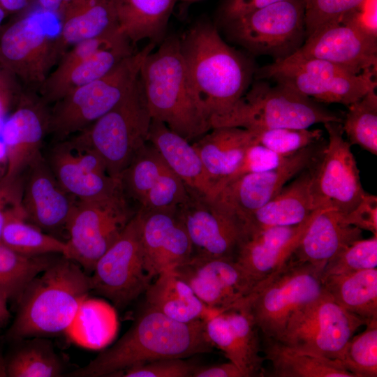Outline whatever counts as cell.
<instances>
[{"label":"cell","mask_w":377,"mask_h":377,"mask_svg":"<svg viewBox=\"0 0 377 377\" xmlns=\"http://www.w3.org/2000/svg\"><path fill=\"white\" fill-rule=\"evenodd\" d=\"M153 278L145 263L138 213L119 239L98 260L90 276L91 291L124 309L145 293Z\"/></svg>","instance_id":"cell-15"},{"label":"cell","mask_w":377,"mask_h":377,"mask_svg":"<svg viewBox=\"0 0 377 377\" xmlns=\"http://www.w3.org/2000/svg\"><path fill=\"white\" fill-rule=\"evenodd\" d=\"M131 43L119 29L79 42L68 50L38 89L47 104L110 72L133 54Z\"/></svg>","instance_id":"cell-13"},{"label":"cell","mask_w":377,"mask_h":377,"mask_svg":"<svg viewBox=\"0 0 377 377\" xmlns=\"http://www.w3.org/2000/svg\"><path fill=\"white\" fill-rule=\"evenodd\" d=\"M343 119L293 89L256 82L225 114L213 119L212 128L239 127L250 131L274 128H309Z\"/></svg>","instance_id":"cell-6"},{"label":"cell","mask_w":377,"mask_h":377,"mask_svg":"<svg viewBox=\"0 0 377 377\" xmlns=\"http://www.w3.org/2000/svg\"><path fill=\"white\" fill-rule=\"evenodd\" d=\"M145 294L148 306L182 323L206 322L221 313L205 304L172 269L160 273Z\"/></svg>","instance_id":"cell-32"},{"label":"cell","mask_w":377,"mask_h":377,"mask_svg":"<svg viewBox=\"0 0 377 377\" xmlns=\"http://www.w3.org/2000/svg\"><path fill=\"white\" fill-rule=\"evenodd\" d=\"M324 126L328 142L312 167L311 193L317 209H333L345 214L356 207L366 192L351 145L343 138L341 123L327 122Z\"/></svg>","instance_id":"cell-16"},{"label":"cell","mask_w":377,"mask_h":377,"mask_svg":"<svg viewBox=\"0 0 377 377\" xmlns=\"http://www.w3.org/2000/svg\"><path fill=\"white\" fill-rule=\"evenodd\" d=\"M137 213L145 267L153 279L192 257L191 242L177 208Z\"/></svg>","instance_id":"cell-23"},{"label":"cell","mask_w":377,"mask_h":377,"mask_svg":"<svg viewBox=\"0 0 377 377\" xmlns=\"http://www.w3.org/2000/svg\"><path fill=\"white\" fill-rule=\"evenodd\" d=\"M7 302V300L0 294V329L6 326L10 317Z\"/></svg>","instance_id":"cell-57"},{"label":"cell","mask_w":377,"mask_h":377,"mask_svg":"<svg viewBox=\"0 0 377 377\" xmlns=\"http://www.w3.org/2000/svg\"><path fill=\"white\" fill-rule=\"evenodd\" d=\"M61 254L27 256L0 242V294L17 302L29 283Z\"/></svg>","instance_id":"cell-39"},{"label":"cell","mask_w":377,"mask_h":377,"mask_svg":"<svg viewBox=\"0 0 377 377\" xmlns=\"http://www.w3.org/2000/svg\"><path fill=\"white\" fill-rule=\"evenodd\" d=\"M77 200L60 185L41 153L24 170L22 207L27 220L44 232L55 236L66 230Z\"/></svg>","instance_id":"cell-21"},{"label":"cell","mask_w":377,"mask_h":377,"mask_svg":"<svg viewBox=\"0 0 377 377\" xmlns=\"http://www.w3.org/2000/svg\"><path fill=\"white\" fill-rule=\"evenodd\" d=\"M47 104L30 91L22 95L15 110L4 121L1 140L8 158L4 177L22 175L40 152L42 142L48 133L50 110Z\"/></svg>","instance_id":"cell-24"},{"label":"cell","mask_w":377,"mask_h":377,"mask_svg":"<svg viewBox=\"0 0 377 377\" xmlns=\"http://www.w3.org/2000/svg\"><path fill=\"white\" fill-rule=\"evenodd\" d=\"M1 242L13 251L27 256L61 254L67 251L66 242L48 234L27 220L23 208L6 218Z\"/></svg>","instance_id":"cell-37"},{"label":"cell","mask_w":377,"mask_h":377,"mask_svg":"<svg viewBox=\"0 0 377 377\" xmlns=\"http://www.w3.org/2000/svg\"><path fill=\"white\" fill-rule=\"evenodd\" d=\"M34 0H0V4L8 13H18L27 9Z\"/></svg>","instance_id":"cell-54"},{"label":"cell","mask_w":377,"mask_h":377,"mask_svg":"<svg viewBox=\"0 0 377 377\" xmlns=\"http://www.w3.org/2000/svg\"><path fill=\"white\" fill-rule=\"evenodd\" d=\"M366 323L325 292L293 314L278 341L298 350L339 360L355 332Z\"/></svg>","instance_id":"cell-12"},{"label":"cell","mask_w":377,"mask_h":377,"mask_svg":"<svg viewBox=\"0 0 377 377\" xmlns=\"http://www.w3.org/2000/svg\"><path fill=\"white\" fill-rule=\"evenodd\" d=\"M228 22L232 37L250 51L284 59L302 46L306 36L304 0H284Z\"/></svg>","instance_id":"cell-14"},{"label":"cell","mask_w":377,"mask_h":377,"mask_svg":"<svg viewBox=\"0 0 377 377\" xmlns=\"http://www.w3.org/2000/svg\"><path fill=\"white\" fill-rule=\"evenodd\" d=\"M323 269L290 258L233 308L244 309L264 337L279 340L293 314L325 292Z\"/></svg>","instance_id":"cell-5"},{"label":"cell","mask_w":377,"mask_h":377,"mask_svg":"<svg viewBox=\"0 0 377 377\" xmlns=\"http://www.w3.org/2000/svg\"><path fill=\"white\" fill-rule=\"evenodd\" d=\"M139 78L152 119L189 142L212 129L191 82L177 37L167 38L147 56Z\"/></svg>","instance_id":"cell-3"},{"label":"cell","mask_w":377,"mask_h":377,"mask_svg":"<svg viewBox=\"0 0 377 377\" xmlns=\"http://www.w3.org/2000/svg\"><path fill=\"white\" fill-rule=\"evenodd\" d=\"M343 219L348 225L377 235L376 195L365 193L355 208L343 214Z\"/></svg>","instance_id":"cell-49"},{"label":"cell","mask_w":377,"mask_h":377,"mask_svg":"<svg viewBox=\"0 0 377 377\" xmlns=\"http://www.w3.org/2000/svg\"><path fill=\"white\" fill-rule=\"evenodd\" d=\"M187 186L170 169L147 192L139 209L148 212L177 208L187 197Z\"/></svg>","instance_id":"cell-45"},{"label":"cell","mask_w":377,"mask_h":377,"mask_svg":"<svg viewBox=\"0 0 377 377\" xmlns=\"http://www.w3.org/2000/svg\"><path fill=\"white\" fill-rule=\"evenodd\" d=\"M170 168L149 142L138 151L119 177L121 190L138 209L147 192Z\"/></svg>","instance_id":"cell-40"},{"label":"cell","mask_w":377,"mask_h":377,"mask_svg":"<svg viewBox=\"0 0 377 377\" xmlns=\"http://www.w3.org/2000/svg\"><path fill=\"white\" fill-rule=\"evenodd\" d=\"M313 166L300 172L272 200L243 220V238L271 227L298 225L318 210L310 190Z\"/></svg>","instance_id":"cell-27"},{"label":"cell","mask_w":377,"mask_h":377,"mask_svg":"<svg viewBox=\"0 0 377 377\" xmlns=\"http://www.w3.org/2000/svg\"><path fill=\"white\" fill-rule=\"evenodd\" d=\"M325 145L320 142L303 149L288 156L275 168L235 178L226 183L213 199L242 226L244 219L272 200L300 172L314 165Z\"/></svg>","instance_id":"cell-17"},{"label":"cell","mask_w":377,"mask_h":377,"mask_svg":"<svg viewBox=\"0 0 377 377\" xmlns=\"http://www.w3.org/2000/svg\"><path fill=\"white\" fill-rule=\"evenodd\" d=\"M206 333L214 347L235 364L244 377L263 374L258 329L249 314L240 307L221 312L205 323Z\"/></svg>","instance_id":"cell-26"},{"label":"cell","mask_w":377,"mask_h":377,"mask_svg":"<svg viewBox=\"0 0 377 377\" xmlns=\"http://www.w3.org/2000/svg\"><path fill=\"white\" fill-rule=\"evenodd\" d=\"M253 144V133L239 127L212 128L192 143L216 186V194L236 172Z\"/></svg>","instance_id":"cell-29"},{"label":"cell","mask_w":377,"mask_h":377,"mask_svg":"<svg viewBox=\"0 0 377 377\" xmlns=\"http://www.w3.org/2000/svg\"><path fill=\"white\" fill-rule=\"evenodd\" d=\"M22 341V343L3 363L5 376H61L64 370V363L49 340L45 337H31Z\"/></svg>","instance_id":"cell-36"},{"label":"cell","mask_w":377,"mask_h":377,"mask_svg":"<svg viewBox=\"0 0 377 377\" xmlns=\"http://www.w3.org/2000/svg\"><path fill=\"white\" fill-rule=\"evenodd\" d=\"M376 73L355 75L330 62L291 54L260 68L258 80L272 79L313 100L348 106L376 89Z\"/></svg>","instance_id":"cell-10"},{"label":"cell","mask_w":377,"mask_h":377,"mask_svg":"<svg viewBox=\"0 0 377 377\" xmlns=\"http://www.w3.org/2000/svg\"><path fill=\"white\" fill-rule=\"evenodd\" d=\"M377 267V235L360 239L345 248L327 262L323 277Z\"/></svg>","instance_id":"cell-44"},{"label":"cell","mask_w":377,"mask_h":377,"mask_svg":"<svg viewBox=\"0 0 377 377\" xmlns=\"http://www.w3.org/2000/svg\"><path fill=\"white\" fill-rule=\"evenodd\" d=\"M119 31L135 44L164 31L176 0H114Z\"/></svg>","instance_id":"cell-35"},{"label":"cell","mask_w":377,"mask_h":377,"mask_svg":"<svg viewBox=\"0 0 377 377\" xmlns=\"http://www.w3.org/2000/svg\"><path fill=\"white\" fill-rule=\"evenodd\" d=\"M61 18L40 9L5 28L0 36V66L7 75L38 90L59 61L57 42Z\"/></svg>","instance_id":"cell-8"},{"label":"cell","mask_w":377,"mask_h":377,"mask_svg":"<svg viewBox=\"0 0 377 377\" xmlns=\"http://www.w3.org/2000/svg\"><path fill=\"white\" fill-rule=\"evenodd\" d=\"M251 131L253 133L256 143L283 156L292 155L322 142L323 135V131L318 128L309 130L308 128H274Z\"/></svg>","instance_id":"cell-43"},{"label":"cell","mask_w":377,"mask_h":377,"mask_svg":"<svg viewBox=\"0 0 377 377\" xmlns=\"http://www.w3.org/2000/svg\"><path fill=\"white\" fill-rule=\"evenodd\" d=\"M263 351L276 377H355L337 360L298 350L264 337Z\"/></svg>","instance_id":"cell-33"},{"label":"cell","mask_w":377,"mask_h":377,"mask_svg":"<svg viewBox=\"0 0 377 377\" xmlns=\"http://www.w3.org/2000/svg\"><path fill=\"white\" fill-rule=\"evenodd\" d=\"M195 365L182 358H166L137 364L121 371V377H192Z\"/></svg>","instance_id":"cell-47"},{"label":"cell","mask_w":377,"mask_h":377,"mask_svg":"<svg viewBox=\"0 0 377 377\" xmlns=\"http://www.w3.org/2000/svg\"><path fill=\"white\" fill-rule=\"evenodd\" d=\"M154 43L121 60L101 77L83 85L56 101L50 110L48 133L55 142L87 128L114 108L139 77Z\"/></svg>","instance_id":"cell-7"},{"label":"cell","mask_w":377,"mask_h":377,"mask_svg":"<svg viewBox=\"0 0 377 377\" xmlns=\"http://www.w3.org/2000/svg\"><path fill=\"white\" fill-rule=\"evenodd\" d=\"M90 291V276L59 255L23 291L8 337L20 341L67 332Z\"/></svg>","instance_id":"cell-2"},{"label":"cell","mask_w":377,"mask_h":377,"mask_svg":"<svg viewBox=\"0 0 377 377\" xmlns=\"http://www.w3.org/2000/svg\"><path fill=\"white\" fill-rule=\"evenodd\" d=\"M23 174L12 178L0 179V242L1 231L6 218L22 208Z\"/></svg>","instance_id":"cell-50"},{"label":"cell","mask_w":377,"mask_h":377,"mask_svg":"<svg viewBox=\"0 0 377 377\" xmlns=\"http://www.w3.org/2000/svg\"><path fill=\"white\" fill-rule=\"evenodd\" d=\"M192 377H244L239 368L228 362L209 366H195Z\"/></svg>","instance_id":"cell-53"},{"label":"cell","mask_w":377,"mask_h":377,"mask_svg":"<svg viewBox=\"0 0 377 377\" xmlns=\"http://www.w3.org/2000/svg\"><path fill=\"white\" fill-rule=\"evenodd\" d=\"M138 209L121 188L114 193L77 202L68 221L65 257L92 272L98 260L119 239Z\"/></svg>","instance_id":"cell-11"},{"label":"cell","mask_w":377,"mask_h":377,"mask_svg":"<svg viewBox=\"0 0 377 377\" xmlns=\"http://www.w3.org/2000/svg\"><path fill=\"white\" fill-rule=\"evenodd\" d=\"M151 116L140 80L110 111L76 135L103 159L108 173L119 179L148 142Z\"/></svg>","instance_id":"cell-9"},{"label":"cell","mask_w":377,"mask_h":377,"mask_svg":"<svg viewBox=\"0 0 377 377\" xmlns=\"http://www.w3.org/2000/svg\"><path fill=\"white\" fill-rule=\"evenodd\" d=\"M364 0H304L306 36L328 24L339 23Z\"/></svg>","instance_id":"cell-46"},{"label":"cell","mask_w":377,"mask_h":377,"mask_svg":"<svg viewBox=\"0 0 377 377\" xmlns=\"http://www.w3.org/2000/svg\"><path fill=\"white\" fill-rule=\"evenodd\" d=\"M371 90L348 106L341 126L348 142L377 154V95Z\"/></svg>","instance_id":"cell-41"},{"label":"cell","mask_w":377,"mask_h":377,"mask_svg":"<svg viewBox=\"0 0 377 377\" xmlns=\"http://www.w3.org/2000/svg\"><path fill=\"white\" fill-rule=\"evenodd\" d=\"M324 288L339 305L367 323L377 318V269L323 277Z\"/></svg>","instance_id":"cell-34"},{"label":"cell","mask_w":377,"mask_h":377,"mask_svg":"<svg viewBox=\"0 0 377 377\" xmlns=\"http://www.w3.org/2000/svg\"><path fill=\"white\" fill-rule=\"evenodd\" d=\"M288 156L279 155L259 144H253L249 147L239 168L228 182L244 174L275 168Z\"/></svg>","instance_id":"cell-48"},{"label":"cell","mask_w":377,"mask_h":377,"mask_svg":"<svg viewBox=\"0 0 377 377\" xmlns=\"http://www.w3.org/2000/svg\"><path fill=\"white\" fill-rule=\"evenodd\" d=\"M148 142L156 149L168 167L188 187L209 198L215 197L216 186L192 144L163 122L154 119Z\"/></svg>","instance_id":"cell-30"},{"label":"cell","mask_w":377,"mask_h":377,"mask_svg":"<svg viewBox=\"0 0 377 377\" xmlns=\"http://www.w3.org/2000/svg\"><path fill=\"white\" fill-rule=\"evenodd\" d=\"M319 210L298 225L271 227L244 237L235 260L257 283L267 279L290 260Z\"/></svg>","instance_id":"cell-25"},{"label":"cell","mask_w":377,"mask_h":377,"mask_svg":"<svg viewBox=\"0 0 377 377\" xmlns=\"http://www.w3.org/2000/svg\"><path fill=\"white\" fill-rule=\"evenodd\" d=\"M362 239V230L346 224L343 214L320 209L306 229L292 258L322 267L354 242Z\"/></svg>","instance_id":"cell-28"},{"label":"cell","mask_w":377,"mask_h":377,"mask_svg":"<svg viewBox=\"0 0 377 377\" xmlns=\"http://www.w3.org/2000/svg\"><path fill=\"white\" fill-rule=\"evenodd\" d=\"M45 160L60 185L78 200L100 199L121 189L101 157L77 135L56 141Z\"/></svg>","instance_id":"cell-19"},{"label":"cell","mask_w":377,"mask_h":377,"mask_svg":"<svg viewBox=\"0 0 377 377\" xmlns=\"http://www.w3.org/2000/svg\"><path fill=\"white\" fill-rule=\"evenodd\" d=\"M40 8L53 13L60 15L70 0H36Z\"/></svg>","instance_id":"cell-55"},{"label":"cell","mask_w":377,"mask_h":377,"mask_svg":"<svg viewBox=\"0 0 377 377\" xmlns=\"http://www.w3.org/2000/svg\"><path fill=\"white\" fill-rule=\"evenodd\" d=\"M117 326L113 307L103 301L87 298L67 332L80 344L100 349L112 341Z\"/></svg>","instance_id":"cell-38"},{"label":"cell","mask_w":377,"mask_h":377,"mask_svg":"<svg viewBox=\"0 0 377 377\" xmlns=\"http://www.w3.org/2000/svg\"><path fill=\"white\" fill-rule=\"evenodd\" d=\"M180 43L193 87L211 124L244 94L250 81L249 69L209 24L194 26Z\"/></svg>","instance_id":"cell-4"},{"label":"cell","mask_w":377,"mask_h":377,"mask_svg":"<svg viewBox=\"0 0 377 377\" xmlns=\"http://www.w3.org/2000/svg\"><path fill=\"white\" fill-rule=\"evenodd\" d=\"M60 18V59L76 43L119 29L114 0H70Z\"/></svg>","instance_id":"cell-31"},{"label":"cell","mask_w":377,"mask_h":377,"mask_svg":"<svg viewBox=\"0 0 377 377\" xmlns=\"http://www.w3.org/2000/svg\"><path fill=\"white\" fill-rule=\"evenodd\" d=\"M8 13L0 4V36L6 27L3 26V22L8 15Z\"/></svg>","instance_id":"cell-60"},{"label":"cell","mask_w":377,"mask_h":377,"mask_svg":"<svg viewBox=\"0 0 377 377\" xmlns=\"http://www.w3.org/2000/svg\"><path fill=\"white\" fill-rule=\"evenodd\" d=\"M284 0H228L224 15L229 20L254 10Z\"/></svg>","instance_id":"cell-52"},{"label":"cell","mask_w":377,"mask_h":377,"mask_svg":"<svg viewBox=\"0 0 377 377\" xmlns=\"http://www.w3.org/2000/svg\"><path fill=\"white\" fill-rule=\"evenodd\" d=\"M8 168V158L6 149L4 143L0 140V179L6 174Z\"/></svg>","instance_id":"cell-58"},{"label":"cell","mask_w":377,"mask_h":377,"mask_svg":"<svg viewBox=\"0 0 377 377\" xmlns=\"http://www.w3.org/2000/svg\"><path fill=\"white\" fill-rule=\"evenodd\" d=\"M12 89L0 88V133L10 104Z\"/></svg>","instance_id":"cell-56"},{"label":"cell","mask_w":377,"mask_h":377,"mask_svg":"<svg viewBox=\"0 0 377 377\" xmlns=\"http://www.w3.org/2000/svg\"><path fill=\"white\" fill-rule=\"evenodd\" d=\"M205 323L177 321L147 305L114 344L71 376H114L128 367L153 360L209 353L214 346L207 335Z\"/></svg>","instance_id":"cell-1"},{"label":"cell","mask_w":377,"mask_h":377,"mask_svg":"<svg viewBox=\"0 0 377 377\" xmlns=\"http://www.w3.org/2000/svg\"><path fill=\"white\" fill-rule=\"evenodd\" d=\"M293 54L321 59L353 74L376 73L377 38L339 22L326 25L306 37Z\"/></svg>","instance_id":"cell-22"},{"label":"cell","mask_w":377,"mask_h":377,"mask_svg":"<svg viewBox=\"0 0 377 377\" xmlns=\"http://www.w3.org/2000/svg\"><path fill=\"white\" fill-rule=\"evenodd\" d=\"M365 325L364 331L348 341L339 361L355 377H376L377 318Z\"/></svg>","instance_id":"cell-42"},{"label":"cell","mask_w":377,"mask_h":377,"mask_svg":"<svg viewBox=\"0 0 377 377\" xmlns=\"http://www.w3.org/2000/svg\"><path fill=\"white\" fill-rule=\"evenodd\" d=\"M187 188V197L177 213L191 242L192 256L235 260L243 239L239 222L214 199Z\"/></svg>","instance_id":"cell-18"},{"label":"cell","mask_w":377,"mask_h":377,"mask_svg":"<svg viewBox=\"0 0 377 377\" xmlns=\"http://www.w3.org/2000/svg\"><path fill=\"white\" fill-rule=\"evenodd\" d=\"M363 34L377 38V0H364L341 20Z\"/></svg>","instance_id":"cell-51"},{"label":"cell","mask_w":377,"mask_h":377,"mask_svg":"<svg viewBox=\"0 0 377 377\" xmlns=\"http://www.w3.org/2000/svg\"><path fill=\"white\" fill-rule=\"evenodd\" d=\"M172 270L205 304L220 312L239 304L258 284L234 259L192 256Z\"/></svg>","instance_id":"cell-20"},{"label":"cell","mask_w":377,"mask_h":377,"mask_svg":"<svg viewBox=\"0 0 377 377\" xmlns=\"http://www.w3.org/2000/svg\"><path fill=\"white\" fill-rule=\"evenodd\" d=\"M0 88L12 89L10 82L8 78V75L0 71Z\"/></svg>","instance_id":"cell-59"},{"label":"cell","mask_w":377,"mask_h":377,"mask_svg":"<svg viewBox=\"0 0 377 377\" xmlns=\"http://www.w3.org/2000/svg\"><path fill=\"white\" fill-rule=\"evenodd\" d=\"M0 376H5L3 363L0 362Z\"/></svg>","instance_id":"cell-61"}]
</instances>
